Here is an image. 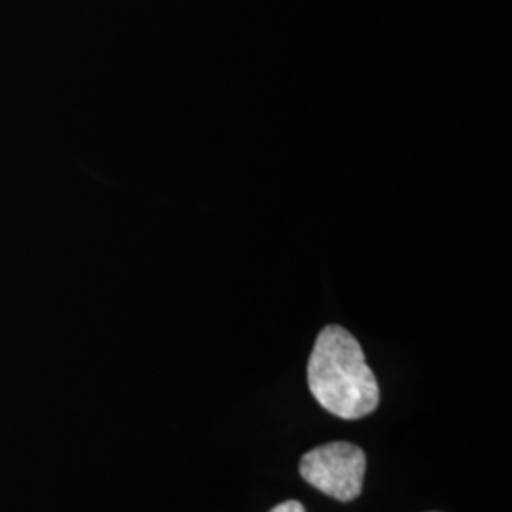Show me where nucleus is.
Here are the masks:
<instances>
[{
  "mask_svg": "<svg viewBox=\"0 0 512 512\" xmlns=\"http://www.w3.org/2000/svg\"><path fill=\"white\" fill-rule=\"evenodd\" d=\"M315 401L342 420H361L376 410L380 387L355 336L338 325L319 332L308 363Z\"/></svg>",
  "mask_w": 512,
  "mask_h": 512,
  "instance_id": "nucleus-1",
  "label": "nucleus"
},
{
  "mask_svg": "<svg viewBox=\"0 0 512 512\" xmlns=\"http://www.w3.org/2000/svg\"><path fill=\"white\" fill-rule=\"evenodd\" d=\"M365 471V452L351 442H329L300 461V475L310 486L344 503L363 492Z\"/></svg>",
  "mask_w": 512,
  "mask_h": 512,
  "instance_id": "nucleus-2",
  "label": "nucleus"
},
{
  "mask_svg": "<svg viewBox=\"0 0 512 512\" xmlns=\"http://www.w3.org/2000/svg\"><path fill=\"white\" fill-rule=\"evenodd\" d=\"M270 512H306V509H304V505H302L300 501L291 499V501H285V503L277 505V507H274Z\"/></svg>",
  "mask_w": 512,
  "mask_h": 512,
  "instance_id": "nucleus-3",
  "label": "nucleus"
}]
</instances>
